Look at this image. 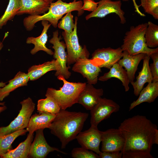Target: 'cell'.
Returning <instances> with one entry per match:
<instances>
[{
    "mask_svg": "<svg viewBox=\"0 0 158 158\" xmlns=\"http://www.w3.org/2000/svg\"><path fill=\"white\" fill-rule=\"evenodd\" d=\"M26 129L19 130L4 135H0V157L12 149V144L18 137L25 135Z\"/></svg>",
    "mask_w": 158,
    "mask_h": 158,
    "instance_id": "4316f807",
    "label": "cell"
},
{
    "mask_svg": "<svg viewBox=\"0 0 158 158\" xmlns=\"http://www.w3.org/2000/svg\"><path fill=\"white\" fill-rule=\"evenodd\" d=\"M86 78L88 83L95 85L97 82L101 68L92 63L88 58H80L74 63L72 69Z\"/></svg>",
    "mask_w": 158,
    "mask_h": 158,
    "instance_id": "9a60e30c",
    "label": "cell"
},
{
    "mask_svg": "<svg viewBox=\"0 0 158 158\" xmlns=\"http://www.w3.org/2000/svg\"><path fill=\"white\" fill-rule=\"evenodd\" d=\"M6 85V83H4L3 82H0V89L1 88L3 87L4 86Z\"/></svg>",
    "mask_w": 158,
    "mask_h": 158,
    "instance_id": "74e56055",
    "label": "cell"
},
{
    "mask_svg": "<svg viewBox=\"0 0 158 158\" xmlns=\"http://www.w3.org/2000/svg\"><path fill=\"white\" fill-rule=\"evenodd\" d=\"M83 4L81 0L67 3L62 0H58L50 4L48 12L43 15L29 16L28 17V23L30 26L33 27L37 22L45 20L49 22L54 27L56 28L59 20L65 14L78 11V16L82 15L84 12V10L81 9Z\"/></svg>",
    "mask_w": 158,
    "mask_h": 158,
    "instance_id": "277c9868",
    "label": "cell"
},
{
    "mask_svg": "<svg viewBox=\"0 0 158 158\" xmlns=\"http://www.w3.org/2000/svg\"><path fill=\"white\" fill-rule=\"evenodd\" d=\"M120 108L119 105L113 100L101 97L90 110L91 126L97 127L100 122L118 111Z\"/></svg>",
    "mask_w": 158,
    "mask_h": 158,
    "instance_id": "30bf717a",
    "label": "cell"
},
{
    "mask_svg": "<svg viewBox=\"0 0 158 158\" xmlns=\"http://www.w3.org/2000/svg\"><path fill=\"white\" fill-rule=\"evenodd\" d=\"M29 80L28 73L19 71L12 79L0 89V101H2L10 93L18 88L27 85Z\"/></svg>",
    "mask_w": 158,
    "mask_h": 158,
    "instance_id": "603a6c76",
    "label": "cell"
},
{
    "mask_svg": "<svg viewBox=\"0 0 158 158\" xmlns=\"http://www.w3.org/2000/svg\"><path fill=\"white\" fill-rule=\"evenodd\" d=\"M102 131L97 127L91 126L88 130L81 131L77 135V139L81 147L92 151L99 155L101 151L99 150L102 139Z\"/></svg>",
    "mask_w": 158,
    "mask_h": 158,
    "instance_id": "7c38bea8",
    "label": "cell"
},
{
    "mask_svg": "<svg viewBox=\"0 0 158 158\" xmlns=\"http://www.w3.org/2000/svg\"><path fill=\"white\" fill-rule=\"evenodd\" d=\"M141 6L145 13L158 19V0H140Z\"/></svg>",
    "mask_w": 158,
    "mask_h": 158,
    "instance_id": "4dcf8cb0",
    "label": "cell"
},
{
    "mask_svg": "<svg viewBox=\"0 0 158 158\" xmlns=\"http://www.w3.org/2000/svg\"><path fill=\"white\" fill-rule=\"evenodd\" d=\"M123 52L121 47L116 49L110 47L97 49L92 54L91 61L100 68L110 69L122 58Z\"/></svg>",
    "mask_w": 158,
    "mask_h": 158,
    "instance_id": "9c48e42d",
    "label": "cell"
},
{
    "mask_svg": "<svg viewBox=\"0 0 158 158\" xmlns=\"http://www.w3.org/2000/svg\"><path fill=\"white\" fill-rule=\"evenodd\" d=\"M124 138L122 158H153L151 152L158 144L156 125L145 116L137 115L125 119L118 127Z\"/></svg>",
    "mask_w": 158,
    "mask_h": 158,
    "instance_id": "6da1fadb",
    "label": "cell"
},
{
    "mask_svg": "<svg viewBox=\"0 0 158 158\" xmlns=\"http://www.w3.org/2000/svg\"><path fill=\"white\" fill-rule=\"evenodd\" d=\"M103 93L102 88H96L93 85L87 83L81 93L78 103L82 105L87 110H90L102 97Z\"/></svg>",
    "mask_w": 158,
    "mask_h": 158,
    "instance_id": "e0dca14e",
    "label": "cell"
},
{
    "mask_svg": "<svg viewBox=\"0 0 158 158\" xmlns=\"http://www.w3.org/2000/svg\"></svg>",
    "mask_w": 158,
    "mask_h": 158,
    "instance_id": "f6af8a7d",
    "label": "cell"
},
{
    "mask_svg": "<svg viewBox=\"0 0 158 158\" xmlns=\"http://www.w3.org/2000/svg\"><path fill=\"white\" fill-rule=\"evenodd\" d=\"M139 95L138 99L131 103L129 111L142 103H150L154 101L158 96V82L148 83L145 87L143 88Z\"/></svg>",
    "mask_w": 158,
    "mask_h": 158,
    "instance_id": "7402d4cb",
    "label": "cell"
},
{
    "mask_svg": "<svg viewBox=\"0 0 158 158\" xmlns=\"http://www.w3.org/2000/svg\"></svg>",
    "mask_w": 158,
    "mask_h": 158,
    "instance_id": "ee69618b",
    "label": "cell"
},
{
    "mask_svg": "<svg viewBox=\"0 0 158 158\" xmlns=\"http://www.w3.org/2000/svg\"><path fill=\"white\" fill-rule=\"evenodd\" d=\"M21 108L17 116L7 126L0 127V135L8 134L26 128L32 114L34 111L35 104L30 97L20 102Z\"/></svg>",
    "mask_w": 158,
    "mask_h": 158,
    "instance_id": "8992f818",
    "label": "cell"
},
{
    "mask_svg": "<svg viewBox=\"0 0 158 158\" xmlns=\"http://www.w3.org/2000/svg\"><path fill=\"white\" fill-rule=\"evenodd\" d=\"M122 0L123 1H129V0Z\"/></svg>",
    "mask_w": 158,
    "mask_h": 158,
    "instance_id": "ab89813d",
    "label": "cell"
},
{
    "mask_svg": "<svg viewBox=\"0 0 158 158\" xmlns=\"http://www.w3.org/2000/svg\"><path fill=\"white\" fill-rule=\"evenodd\" d=\"M78 18L75 19L74 27L70 34L62 32V35L65 42L67 49V64L68 65L74 63L80 58H89L90 53L84 45L83 48L79 42L77 34Z\"/></svg>",
    "mask_w": 158,
    "mask_h": 158,
    "instance_id": "52a82bcc",
    "label": "cell"
},
{
    "mask_svg": "<svg viewBox=\"0 0 158 158\" xmlns=\"http://www.w3.org/2000/svg\"><path fill=\"white\" fill-rule=\"evenodd\" d=\"M58 35V30L54 31L53 33L52 37L49 41L53 45L52 48L54 50L53 57L57 61L59 66V69L56 71L55 75L57 77L61 75L66 79H68L70 77L71 73L68 70L70 67L66 66L67 54L65 51L66 46L64 42L60 41L61 36L59 37Z\"/></svg>",
    "mask_w": 158,
    "mask_h": 158,
    "instance_id": "ba28073f",
    "label": "cell"
},
{
    "mask_svg": "<svg viewBox=\"0 0 158 158\" xmlns=\"http://www.w3.org/2000/svg\"><path fill=\"white\" fill-rule=\"evenodd\" d=\"M121 0L112 1L111 0H101L96 9L85 16L87 20L92 18H102L111 13H115L119 18L120 23L124 24L126 22L125 12L121 9Z\"/></svg>",
    "mask_w": 158,
    "mask_h": 158,
    "instance_id": "8fae6325",
    "label": "cell"
},
{
    "mask_svg": "<svg viewBox=\"0 0 158 158\" xmlns=\"http://www.w3.org/2000/svg\"><path fill=\"white\" fill-rule=\"evenodd\" d=\"M53 0H20V7L17 15L28 14L30 15L45 13Z\"/></svg>",
    "mask_w": 158,
    "mask_h": 158,
    "instance_id": "2e32d148",
    "label": "cell"
},
{
    "mask_svg": "<svg viewBox=\"0 0 158 158\" xmlns=\"http://www.w3.org/2000/svg\"><path fill=\"white\" fill-rule=\"evenodd\" d=\"M37 107L39 113H47L55 115L57 114L61 109L60 107L55 101L48 97L39 99L37 102Z\"/></svg>",
    "mask_w": 158,
    "mask_h": 158,
    "instance_id": "83f0119b",
    "label": "cell"
},
{
    "mask_svg": "<svg viewBox=\"0 0 158 158\" xmlns=\"http://www.w3.org/2000/svg\"><path fill=\"white\" fill-rule=\"evenodd\" d=\"M83 5L81 9L93 12L97 8L98 2H96L94 0H83Z\"/></svg>",
    "mask_w": 158,
    "mask_h": 158,
    "instance_id": "e575fe53",
    "label": "cell"
},
{
    "mask_svg": "<svg viewBox=\"0 0 158 158\" xmlns=\"http://www.w3.org/2000/svg\"></svg>",
    "mask_w": 158,
    "mask_h": 158,
    "instance_id": "7bdbcfd3",
    "label": "cell"
},
{
    "mask_svg": "<svg viewBox=\"0 0 158 158\" xmlns=\"http://www.w3.org/2000/svg\"><path fill=\"white\" fill-rule=\"evenodd\" d=\"M59 68V64L54 59L39 65H33L28 70V74L30 80L37 79L47 72L51 71H58Z\"/></svg>",
    "mask_w": 158,
    "mask_h": 158,
    "instance_id": "d4e9b609",
    "label": "cell"
},
{
    "mask_svg": "<svg viewBox=\"0 0 158 158\" xmlns=\"http://www.w3.org/2000/svg\"><path fill=\"white\" fill-rule=\"evenodd\" d=\"M147 26V23H145L130 27L125 33L121 47L123 51H126L131 55L144 53L149 56L158 51V47L151 48L146 44L145 34Z\"/></svg>",
    "mask_w": 158,
    "mask_h": 158,
    "instance_id": "5b68a950",
    "label": "cell"
},
{
    "mask_svg": "<svg viewBox=\"0 0 158 158\" xmlns=\"http://www.w3.org/2000/svg\"><path fill=\"white\" fill-rule=\"evenodd\" d=\"M146 54L140 53L131 55L126 51H123L122 59L118 62L122 67L125 68L128 75L130 83L133 81L138 67L140 61L143 59Z\"/></svg>",
    "mask_w": 158,
    "mask_h": 158,
    "instance_id": "ac0fdd59",
    "label": "cell"
},
{
    "mask_svg": "<svg viewBox=\"0 0 158 158\" xmlns=\"http://www.w3.org/2000/svg\"><path fill=\"white\" fill-rule=\"evenodd\" d=\"M4 104V102H0V114L7 109V107L5 106Z\"/></svg>",
    "mask_w": 158,
    "mask_h": 158,
    "instance_id": "8d00e7d4",
    "label": "cell"
},
{
    "mask_svg": "<svg viewBox=\"0 0 158 158\" xmlns=\"http://www.w3.org/2000/svg\"><path fill=\"white\" fill-rule=\"evenodd\" d=\"M3 47V44L0 41V51Z\"/></svg>",
    "mask_w": 158,
    "mask_h": 158,
    "instance_id": "f35d334b",
    "label": "cell"
},
{
    "mask_svg": "<svg viewBox=\"0 0 158 158\" xmlns=\"http://www.w3.org/2000/svg\"><path fill=\"white\" fill-rule=\"evenodd\" d=\"M34 138V133H29L26 139L15 149H11L1 156V158H28Z\"/></svg>",
    "mask_w": 158,
    "mask_h": 158,
    "instance_id": "484cf974",
    "label": "cell"
},
{
    "mask_svg": "<svg viewBox=\"0 0 158 158\" xmlns=\"http://www.w3.org/2000/svg\"><path fill=\"white\" fill-rule=\"evenodd\" d=\"M101 142V152H121L124 138L118 128H111L102 131Z\"/></svg>",
    "mask_w": 158,
    "mask_h": 158,
    "instance_id": "5bb4252c",
    "label": "cell"
},
{
    "mask_svg": "<svg viewBox=\"0 0 158 158\" xmlns=\"http://www.w3.org/2000/svg\"><path fill=\"white\" fill-rule=\"evenodd\" d=\"M77 0H73L74 1H76Z\"/></svg>",
    "mask_w": 158,
    "mask_h": 158,
    "instance_id": "60d3db41",
    "label": "cell"
},
{
    "mask_svg": "<svg viewBox=\"0 0 158 158\" xmlns=\"http://www.w3.org/2000/svg\"><path fill=\"white\" fill-rule=\"evenodd\" d=\"M153 62L149 65V68L153 77L152 82H158V51L150 55Z\"/></svg>",
    "mask_w": 158,
    "mask_h": 158,
    "instance_id": "836d02e7",
    "label": "cell"
},
{
    "mask_svg": "<svg viewBox=\"0 0 158 158\" xmlns=\"http://www.w3.org/2000/svg\"><path fill=\"white\" fill-rule=\"evenodd\" d=\"M150 58V56L146 54L143 59L142 68L136 77V80L130 83L133 88L134 94L136 96L139 95L146 83L152 82L153 77L149 68Z\"/></svg>",
    "mask_w": 158,
    "mask_h": 158,
    "instance_id": "ffe728a7",
    "label": "cell"
},
{
    "mask_svg": "<svg viewBox=\"0 0 158 158\" xmlns=\"http://www.w3.org/2000/svg\"><path fill=\"white\" fill-rule=\"evenodd\" d=\"M41 23L43 28L40 35L36 37H28L26 39V43L34 45V47L30 52L32 55L35 54L39 51H43L49 55H52L54 52L51 49L47 48L46 45L48 39L47 32L51 24H49L48 21L45 20H42Z\"/></svg>",
    "mask_w": 158,
    "mask_h": 158,
    "instance_id": "d6986e66",
    "label": "cell"
},
{
    "mask_svg": "<svg viewBox=\"0 0 158 158\" xmlns=\"http://www.w3.org/2000/svg\"><path fill=\"white\" fill-rule=\"evenodd\" d=\"M20 7V0H9L7 7L0 18V29L17 15Z\"/></svg>",
    "mask_w": 158,
    "mask_h": 158,
    "instance_id": "f1b7e54d",
    "label": "cell"
},
{
    "mask_svg": "<svg viewBox=\"0 0 158 158\" xmlns=\"http://www.w3.org/2000/svg\"><path fill=\"white\" fill-rule=\"evenodd\" d=\"M56 115L43 112L32 115L26 127L27 131L33 133L40 129L49 128Z\"/></svg>",
    "mask_w": 158,
    "mask_h": 158,
    "instance_id": "44dd1931",
    "label": "cell"
},
{
    "mask_svg": "<svg viewBox=\"0 0 158 158\" xmlns=\"http://www.w3.org/2000/svg\"><path fill=\"white\" fill-rule=\"evenodd\" d=\"M57 78L63 82V86L58 90L48 88L45 96L53 99L61 109L65 110L78 103L79 97L86 83L70 82L61 75L58 76Z\"/></svg>",
    "mask_w": 158,
    "mask_h": 158,
    "instance_id": "3957f363",
    "label": "cell"
},
{
    "mask_svg": "<svg viewBox=\"0 0 158 158\" xmlns=\"http://www.w3.org/2000/svg\"><path fill=\"white\" fill-rule=\"evenodd\" d=\"M147 23L145 34L146 43L148 47L154 48L158 46V25L150 21Z\"/></svg>",
    "mask_w": 158,
    "mask_h": 158,
    "instance_id": "f546056e",
    "label": "cell"
},
{
    "mask_svg": "<svg viewBox=\"0 0 158 158\" xmlns=\"http://www.w3.org/2000/svg\"><path fill=\"white\" fill-rule=\"evenodd\" d=\"M88 116L85 112L61 109L56 115L49 128L51 133L59 139L62 149L65 148L70 142L76 139Z\"/></svg>",
    "mask_w": 158,
    "mask_h": 158,
    "instance_id": "7a4b0ae2",
    "label": "cell"
},
{
    "mask_svg": "<svg viewBox=\"0 0 158 158\" xmlns=\"http://www.w3.org/2000/svg\"><path fill=\"white\" fill-rule=\"evenodd\" d=\"M109 71L105 73L103 75L99 77L98 80L105 81L111 78H116L122 83L126 92L129 89V79L125 69L120 66L118 63L114 64L110 69Z\"/></svg>",
    "mask_w": 158,
    "mask_h": 158,
    "instance_id": "cb8c5ba5",
    "label": "cell"
},
{
    "mask_svg": "<svg viewBox=\"0 0 158 158\" xmlns=\"http://www.w3.org/2000/svg\"><path fill=\"white\" fill-rule=\"evenodd\" d=\"M71 154L74 158H99L98 154L82 147L74 148Z\"/></svg>",
    "mask_w": 158,
    "mask_h": 158,
    "instance_id": "d6a6232c",
    "label": "cell"
},
{
    "mask_svg": "<svg viewBox=\"0 0 158 158\" xmlns=\"http://www.w3.org/2000/svg\"><path fill=\"white\" fill-rule=\"evenodd\" d=\"M43 130L40 129L35 131V136L30 146L28 157L32 158H44L50 152L55 151L66 154L59 149L49 145L45 138Z\"/></svg>",
    "mask_w": 158,
    "mask_h": 158,
    "instance_id": "4fadbf2b",
    "label": "cell"
},
{
    "mask_svg": "<svg viewBox=\"0 0 158 158\" xmlns=\"http://www.w3.org/2000/svg\"><path fill=\"white\" fill-rule=\"evenodd\" d=\"M99 158H122L121 152H101L99 155Z\"/></svg>",
    "mask_w": 158,
    "mask_h": 158,
    "instance_id": "d590c367",
    "label": "cell"
},
{
    "mask_svg": "<svg viewBox=\"0 0 158 158\" xmlns=\"http://www.w3.org/2000/svg\"></svg>",
    "mask_w": 158,
    "mask_h": 158,
    "instance_id": "b9f144b4",
    "label": "cell"
},
{
    "mask_svg": "<svg viewBox=\"0 0 158 158\" xmlns=\"http://www.w3.org/2000/svg\"><path fill=\"white\" fill-rule=\"evenodd\" d=\"M74 26L73 16L71 12H69L61 18L57 26L59 28L63 30L66 33L70 34L73 32Z\"/></svg>",
    "mask_w": 158,
    "mask_h": 158,
    "instance_id": "1f68e13d",
    "label": "cell"
}]
</instances>
